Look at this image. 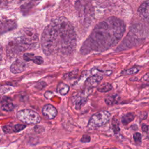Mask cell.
<instances>
[{
	"label": "cell",
	"instance_id": "obj_7",
	"mask_svg": "<svg viewBox=\"0 0 149 149\" xmlns=\"http://www.w3.org/2000/svg\"><path fill=\"white\" fill-rule=\"evenodd\" d=\"M89 92L87 90L80 91L74 94L72 97V101L76 109H80L86 102Z\"/></svg>",
	"mask_w": 149,
	"mask_h": 149
},
{
	"label": "cell",
	"instance_id": "obj_21",
	"mask_svg": "<svg viewBox=\"0 0 149 149\" xmlns=\"http://www.w3.org/2000/svg\"><path fill=\"white\" fill-rule=\"evenodd\" d=\"M133 139L136 143L139 144L141 141V134L140 133L136 132L133 134Z\"/></svg>",
	"mask_w": 149,
	"mask_h": 149
},
{
	"label": "cell",
	"instance_id": "obj_2",
	"mask_svg": "<svg viewBox=\"0 0 149 149\" xmlns=\"http://www.w3.org/2000/svg\"><path fill=\"white\" fill-rule=\"evenodd\" d=\"M125 30L124 22L115 17H110L98 23L93 29L80 49L82 54L105 51L116 45Z\"/></svg>",
	"mask_w": 149,
	"mask_h": 149
},
{
	"label": "cell",
	"instance_id": "obj_10",
	"mask_svg": "<svg viewBox=\"0 0 149 149\" xmlns=\"http://www.w3.org/2000/svg\"><path fill=\"white\" fill-rule=\"evenodd\" d=\"M0 104L1 109L6 112H10L13 110L15 106L10 98L3 96L0 98Z\"/></svg>",
	"mask_w": 149,
	"mask_h": 149
},
{
	"label": "cell",
	"instance_id": "obj_24",
	"mask_svg": "<svg viewBox=\"0 0 149 149\" xmlns=\"http://www.w3.org/2000/svg\"><path fill=\"white\" fill-rule=\"evenodd\" d=\"M90 140H91V138H90V136L87 135V134H84L81 138L80 141L83 143H88V142L90 141Z\"/></svg>",
	"mask_w": 149,
	"mask_h": 149
},
{
	"label": "cell",
	"instance_id": "obj_16",
	"mask_svg": "<svg viewBox=\"0 0 149 149\" xmlns=\"http://www.w3.org/2000/svg\"><path fill=\"white\" fill-rule=\"evenodd\" d=\"M112 88V86L109 83H104L100 85L97 87V90L100 92H108L111 90Z\"/></svg>",
	"mask_w": 149,
	"mask_h": 149
},
{
	"label": "cell",
	"instance_id": "obj_3",
	"mask_svg": "<svg viewBox=\"0 0 149 149\" xmlns=\"http://www.w3.org/2000/svg\"><path fill=\"white\" fill-rule=\"evenodd\" d=\"M19 37L27 49L36 47L38 44V35L36 31L31 28L22 29Z\"/></svg>",
	"mask_w": 149,
	"mask_h": 149
},
{
	"label": "cell",
	"instance_id": "obj_13",
	"mask_svg": "<svg viewBox=\"0 0 149 149\" xmlns=\"http://www.w3.org/2000/svg\"><path fill=\"white\" fill-rule=\"evenodd\" d=\"M139 15L144 19H147L148 17V1L143 3L138 9Z\"/></svg>",
	"mask_w": 149,
	"mask_h": 149
},
{
	"label": "cell",
	"instance_id": "obj_12",
	"mask_svg": "<svg viewBox=\"0 0 149 149\" xmlns=\"http://www.w3.org/2000/svg\"><path fill=\"white\" fill-rule=\"evenodd\" d=\"M26 127V126L25 125L22 124H16L15 125H6L2 127V129L3 131L6 133H12L20 132L25 129Z\"/></svg>",
	"mask_w": 149,
	"mask_h": 149
},
{
	"label": "cell",
	"instance_id": "obj_23",
	"mask_svg": "<svg viewBox=\"0 0 149 149\" xmlns=\"http://www.w3.org/2000/svg\"><path fill=\"white\" fill-rule=\"evenodd\" d=\"M47 84L45 82L43 81H40L38 83H37L36 85V87L38 89H40V90H41L44 87H45L46 86Z\"/></svg>",
	"mask_w": 149,
	"mask_h": 149
},
{
	"label": "cell",
	"instance_id": "obj_1",
	"mask_svg": "<svg viewBox=\"0 0 149 149\" xmlns=\"http://www.w3.org/2000/svg\"><path fill=\"white\" fill-rule=\"evenodd\" d=\"M76 45L74 30L70 22L61 17L53 20L44 30L41 36V46L47 56L73 53Z\"/></svg>",
	"mask_w": 149,
	"mask_h": 149
},
{
	"label": "cell",
	"instance_id": "obj_6",
	"mask_svg": "<svg viewBox=\"0 0 149 149\" xmlns=\"http://www.w3.org/2000/svg\"><path fill=\"white\" fill-rule=\"evenodd\" d=\"M27 49L19 37L10 40L6 45V52L9 57L13 58L21 52Z\"/></svg>",
	"mask_w": 149,
	"mask_h": 149
},
{
	"label": "cell",
	"instance_id": "obj_14",
	"mask_svg": "<svg viewBox=\"0 0 149 149\" xmlns=\"http://www.w3.org/2000/svg\"><path fill=\"white\" fill-rule=\"evenodd\" d=\"M69 91V86L62 82L59 83L56 87V91L62 95H65Z\"/></svg>",
	"mask_w": 149,
	"mask_h": 149
},
{
	"label": "cell",
	"instance_id": "obj_20",
	"mask_svg": "<svg viewBox=\"0 0 149 149\" xmlns=\"http://www.w3.org/2000/svg\"><path fill=\"white\" fill-rule=\"evenodd\" d=\"M32 61L36 64L41 65L43 63L44 60L43 58L40 56H35Z\"/></svg>",
	"mask_w": 149,
	"mask_h": 149
},
{
	"label": "cell",
	"instance_id": "obj_17",
	"mask_svg": "<svg viewBox=\"0 0 149 149\" xmlns=\"http://www.w3.org/2000/svg\"><path fill=\"white\" fill-rule=\"evenodd\" d=\"M134 118V115L133 113H127L124 115L122 117V122L123 125H127L131 121H132Z\"/></svg>",
	"mask_w": 149,
	"mask_h": 149
},
{
	"label": "cell",
	"instance_id": "obj_18",
	"mask_svg": "<svg viewBox=\"0 0 149 149\" xmlns=\"http://www.w3.org/2000/svg\"><path fill=\"white\" fill-rule=\"evenodd\" d=\"M139 69L137 68H136V67H134V68H132L130 69H128L127 70H125L123 72H122V74H136L138 72H139Z\"/></svg>",
	"mask_w": 149,
	"mask_h": 149
},
{
	"label": "cell",
	"instance_id": "obj_8",
	"mask_svg": "<svg viewBox=\"0 0 149 149\" xmlns=\"http://www.w3.org/2000/svg\"><path fill=\"white\" fill-rule=\"evenodd\" d=\"M43 115L48 119H53L57 115L56 109L51 104H46L42 109Z\"/></svg>",
	"mask_w": 149,
	"mask_h": 149
},
{
	"label": "cell",
	"instance_id": "obj_22",
	"mask_svg": "<svg viewBox=\"0 0 149 149\" xmlns=\"http://www.w3.org/2000/svg\"><path fill=\"white\" fill-rule=\"evenodd\" d=\"M12 89L11 87L8 86H2L0 87V95L5 94L6 92H8Z\"/></svg>",
	"mask_w": 149,
	"mask_h": 149
},
{
	"label": "cell",
	"instance_id": "obj_4",
	"mask_svg": "<svg viewBox=\"0 0 149 149\" xmlns=\"http://www.w3.org/2000/svg\"><path fill=\"white\" fill-rule=\"evenodd\" d=\"M111 118V114L107 111H101L98 112L90 118L88 127L90 129H95L101 127L108 122Z\"/></svg>",
	"mask_w": 149,
	"mask_h": 149
},
{
	"label": "cell",
	"instance_id": "obj_25",
	"mask_svg": "<svg viewBox=\"0 0 149 149\" xmlns=\"http://www.w3.org/2000/svg\"><path fill=\"white\" fill-rule=\"evenodd\" d=\"M53 93L50 91H47L44 94V97L46 98H51L53 96Z\"/></svg>",
	"mask_w": 149,
	"mask_h": 149
},
{
	"label": "cell",
	"instance_id": "obj_19",
	"mask_svg": "<svg viewBox=\"0 0 149 149\" xmlns=\"http://www.w3.org/2000/svg\"><path fill=\"white\" fill-rule=\"evenodd\" d=\"M35 55L32 53H25L23 54V59L26 61H32Z\"/></svg>",
	"mask_w": 149,
	"mask_h": 149
},
{
	"label": "cell",
	"instance_id": "obj_15",
	"mask_svg": "<svg viewBox=\"0 0 149 149\" xmlns=\"http://www.w3.org/2000/svg\"><path fill=\"white\" fill-rule=\"evenodd\" d=\"M119 100V97L118 95L115 94V95H109V96L105 98V102L107 105H112L117 104Z\"/></svg>",
	"mask_w": 149,
	"mask_h": 149
},
{
	"label": "cell",
	"instance_id": "obj_9",
	"mask_svg": "<svg viewBox=\"0 0 149 149\" xmlns=\"http://www.w3.org/2000/svg\"><path fill=\"white\" fill-rule=\"evenodd\" d=\"M102 79V76L98 74H94V75L89 77L86 80L85 82L86 86L88 89H91L94 87H95L101 82Z\"/></svg>",
	"mask_w": 149,
	"mask_h": 149
},
{
	"label": "cell",
	"instance_id": "obj_5",
	"mask_svg": "<svg viewBox=\"0 0 149 149\" xmlns=\"http://www.w3.org/2000/svg\"><path fill=\"white\" fill-rule=\"evenodd\" d=\"M16 116L19 120L29 125L37 124L40 123L41 120L38 113L29 109H24L19 111L17 113Z\"/></svg>",
	"mask_w": 149,
	"mask_h": 149
},
{
	"label": "cell",
	"instance_id": "obj_11",
	"mask_svg": "<svg viewBox=\"0 0 149 149\" xmlns=\"http://www.w3.org/2000/svg\"><path fill=\"white\" fill-rule=\"evenodd\" d=\"M26 68V64L23 61L16 59L13 62L10 66V71L14 74L20 73L23 72Z\"/></svg>",
	"mask_w": 149,
	"mask_h": 149
},
{
	"label": "cell",
	"instance_id": "obj_26",
	"mask_svg": "<svg viewBox=\"0 0 149 149\" xmlns=\"http://www.w3.org/2000/svg\"><path fill=\"white\" fill-rule=\"evenodd\" d=\"M142 130L144 132H148V126L147 125H143L142 127Z\"/></svg>",
	"mask_w": 149,
	"mask_h": 149
},
{
	"label": "cell",
	"instance_id": "obj_27",
	"mask_svg": "<svg viewBox=\"0 0 149 149\" xmlns=\"http://www.w3.org/2000/svg\"><path fill=\"white\" fill-rule=\"evenodd\" d=\"M3 49L1 45H0V64L2 62V57H3Z\"/></svg>",
	"mask_w": 149,
	"mask_h": 149
}]
</instances>
